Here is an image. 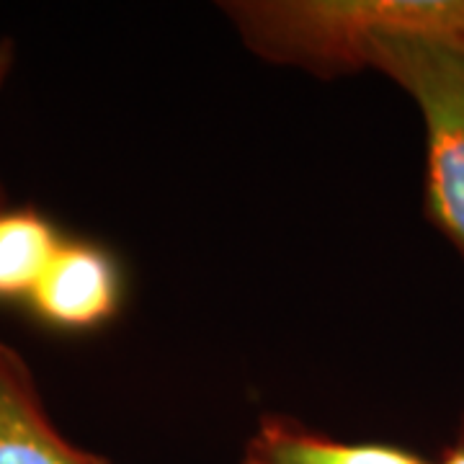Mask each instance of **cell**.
<instances>
[{
    "instance_id": "277c9868",
    "label": "cell",
    "mask_w": 464,
    "mask_h": 464,
    "mask_svg": "<svg viewBox=\"0 0 464 464\" xmlns=\"http://www.w3.org/2000/svg\"><path fill=\"white\" fill-rule=\"evenodd\" d=\"M0 464H111L54 426L32 369L0 341Z\"/></svg>"
},
{
    "instance_id": "3957f363",
    "label": "cell",
    "mask_w": 464,
    "mask_h": 464,
    "mask_svg": "<svg viewBox=\"0 0 464 464\" xmlns=\"http://www.w3.org/2000/svg\"><path fill=\"white\" fill-rule=\"evenodd\" d=\"M26 302L34 315L54 331L101 328L121 304L119 264L96 243L65 237Z\"/></svg>"
},
{
    "instance_id": "ba28073f",
    "label": "cell",
    "mask_w": 464,
    "mask_h": 464,
    "mask_svg": "<svg viewBox=\"0 0 464 464\" xmlns=\"http://www.w3.org/2000/svg\"><path fill=\"white\" fill-rule=\"evenodd\" d=\"M433 464H464V447L449 449L447 454H444L439 462H433Z\"/></svg>"
},
{
    "instance_id": "52a82bcc",
    "label": "cell",
    "mask_w": 464,
    "mask_h": 464,
    "mask_svg": "<svg viewBox=\"0 0 464 464\" xmlns=\"http://www.w3.org/2000/svg\"><path fill=\"white\" fill-rule=\"evenodd\" d=\"M14 63H16V50H14V42L11 39H3L0 42V91L8 81L11 70H14ZM5 207V194H3V186H0V209Z\"/></svg>"
},
{
    "instance_id": "6da1fadb",
    "label": "cell",
    "mask_w": 464,
    "mask_h": 464,
    "mask_svg": "<svg viewBox=\"0 0 464 464\" xmlns=\"http://www.w3.org/2000/svg\"><path fill=\"white\" fill-rule=\"evenodd\" d=\"M222 11L253 54L320 78L366 70L384 36L464 39V0H232Z\"/></svg>"
},
{
    "instance_id": "5b68a950",
    "label": "cell",
    "mask_w": 464,
    "mask_h": 464,
    "mask_svg": "<svg viewBox=\"0 0 464 464\" xmlns=\"http://www.w3.org/2000/svg\"><path fill=\"white\" fill-rule=\"evenodd\" d=\"M243 464H433L382 441H338L289 415H266L243 447Z\"/></svg>"
},
{
    "instance_id": "7a4b0ae2",
    "label": "cell",
    "mask_w": 464,
    "mask_h": 464,
    "mask_svg": "<svg viewBox=\"0 0 464 464\" xmlns=\"http://www.w3.org/2000/svg\"><path fill=\"white\" fill-rule=\"evenodd\" d=\"M369 67L415 101L426 127V215L464 258V39L384 36Z\"/></svg>"
},
{
    "instance_id": "8992f818",
    "label": "cell",
    "mask_w": 464,
    "mask_h": 464,
    "mask_svg": "<svg viewBox=\"0 0 464 464\" xmlns=\"http://www.w3.org/2000/svg\"><path fill=\"white\" fill-rule=\"evenodd\" d=\"M65 237L32 207L0 209V299L32 297Z\"/></svg>"
},
{
    "instance_id": "9c48e42d",
    "label": "cell",
    "mask_w": 464,
    "mask_h": 464,
    "mask_svg": "<svg viewBox=\"0 0 464 464\" xmlns=\"http://www.w3.org/2000/svg\"><path fill=\"white\" fill-rule=\"evenodd\" d=\"M0 42H3V36H0Z\"/></svg>"
}]
</instances>
